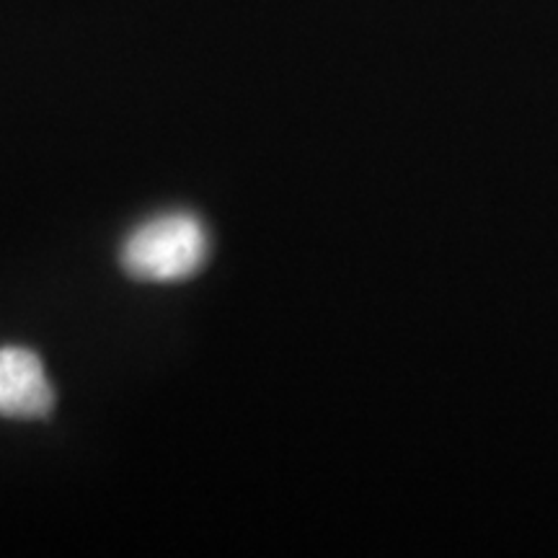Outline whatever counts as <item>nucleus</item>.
Here are the masks:
<instances>
[{
	"instance_id": "nucleus-1",
	"label": "nucleus",
	"mask_w": 558,
	"mask_h": 558,
	"mask_svg": "<svg viewBox=\"0 0 558 558\" xmlns=\"http://www.w3.org/2000/svg\"><path fill=\"white\" fill-rule=\"evenodd\" d=\"M209 235L197 215L166 213L135 228L122 246V267L143 282H181L202 269Z\"/></svg>"
},
{
	"instance_id": "nucleus-2",
	"label": "nucleus",
	"mask_w": 558,
	"mask_h": 558,
	"mask_svg": "<svg viewBox=\"0 0 558 558\" xmlns=\"http://www.w3.org/2000/svg\"><path fill=\"white\" fill-rule=\"evenodd\" d=\"M54 407L45 365L32 349L0 347V416L39 418Z\"/></svg>"
}]
</instances>
